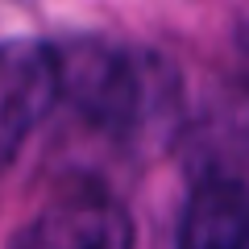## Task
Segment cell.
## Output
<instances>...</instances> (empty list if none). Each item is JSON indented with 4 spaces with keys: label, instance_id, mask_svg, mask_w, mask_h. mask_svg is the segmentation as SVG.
<instances>
[{
    "label": "cell",
    "instance_id": "4",
    "mask_svg": "<svg viewBox=\"0 0 249 249\" xmlns=\"http://www.w3.org/2000/svg\"><path fill=\"white\" fill-rule=\"evenodd\" d=\"M178 249H249V187L224 175L204 178L183 208Z\"/></svg>",
    "mask_w": 249,
    "mask_h": 249
},
{
    "label": "cell",
    "instance_id": "5",
    "mask_svg": "<svg viewBox=\"0 0 249 249\" xmlns=\"http://www.w3.org/2000/svg\"><path fill=\"white\" fill-rule=\"evenodd\" d=\"M245 83H249V42H245Z\"/></svg>",
    "mask_w": 249,
    "mask_h": 249
},
{
    "label": "cell",
    "instance_id": "2",
    "mask_svg": "<svg viewBox=\"0 0 249 249\" xmlns=\"http://www.w3.org/2000/svg\"><path fill=\"white\" fill-rule=\"evenodd\" d=\"M58 100V58L50 46L17 37L0 46V175Z\"/></svg>",
    "mask_w": 249,
    "mask_h": 249
},
{
    "label": "cell",
    "instance_id": "1",
    "mask_svg": "<svg viewBox=\"0 0 249 249\" xmlns=\"http://www.w3.org/2000/svg\"><path fill=\"white\" fill-rule=\"evenodd\" d=\"M58 96L79 108L83 121L124 142L154 137L178 116V71L154 50L79 37L54 50Z\"/></svg>",
    "mask_w": 249,
    "mask_h": 249
},
{
    "label": "cell",
    "instance_id": "3",
    "mask_svg": "<svg viewBox=\"0 0 249 249\" xmlns=\"http://www.w3.org/2000/svg\"><path fill=\"white\" fill-rule=\"evenodd\" d=\"M137 232L133 220L104 191H67L46 204L25 229L13 237L9 249H133Z\"/></svg>",
    "mask_w": 249,
    "mask_h": 249
}]
</instances>
